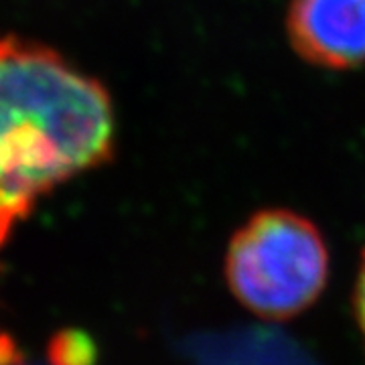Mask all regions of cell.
I'll return each mask as SVG.
<instances>
[{"mask_svg":"<svg viewBox=\"0 0 365 365\" xmlns=\"http://www.w3.org/2000/svg\"><path fill=\"white\" fill-rule=\"evenodd\" d=\"M355 313H357V321L365 337V250L361 264H359V272H357V282H355Z\"/></svg>","mask_w":365,"mask_h":365,"instance_id":"obj_5","label":"cell"},{"mask_svg":"<svg viewBox=\"0 0 365 365\" xmlns=\"http://www.w3.org/2000/svg\"><path fill=\"white\" fill-rule=\"evenodd\" d=\"M284 26L309 66L349 71L365 63V0H290Z\"/></svg>","mask_w":365,"mask_h":365,"instance_id":"obj_3","label":"cell"},{"mask_svg":"<svg viewBox=\"0 0 365 365\" xmlns=\"http://www.w3.org/2000/svg\"><path fill=\"white\" fill-rule=\"evenodd\" d=\"M53 359L57 365H91L93 361V345L86 335L67 333L55 341Z\"/></svg>","mask_w":365,"mask_h":365,"instance_id":"obj_4","label":"cell"},{"mask_svg":"<svg viewBox=\"0 0 365 365\" xmlns=\"http://www.w3.org/2000/svg\"><path fill=\"white\" fill-rule=\"evenodd\" d=\"M327 276L323 234L294 209L252 213L227 244V287L250 313L268 321H287L307 311L323 292Z\"/></svg>","mask_w":365,"mask_h":365,"instance_id":"obj_2","label":"cell"},{"mask_svg":"<svg viewBox=\"0 0 365 365\" xmlns=\"http://www.w3.org/2000/svg\"><path fill=\"white\" fill-rule=\"evenodd\" d=\"M0 365H25L19 361V357H14V359H11V361H6V364H0Z\"/></svg>","mask_w":365,"mask_h":365,"instance_id":"obj_6","label":"cell"},{"mask_svg":"<svg viewBox=\"0 0 365 365\" xmlns=\"http://www.w3.org/2000/svg\"><path fill=\"white\" fill-rule=\"evenodd\" d=\"M110 91L61 53L0 35V246L41 197L114 157Z\"/></svg>","mask_w":365,"mask_h":365,"instance_id":"obj_1","label":"cell"}]
</instances>
